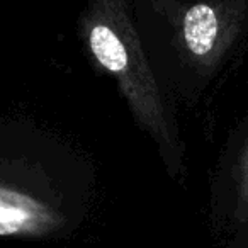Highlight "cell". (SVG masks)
Here are the masks:
<instances>
[{
	"mask_svg": "<svg viewBox=\"0 0 248 248\" xmlns=\"http://www.w3.org/2000/svg\"><path fill=\"white\" fill-rule=\"evenodd\" d=\"M92 201L82 156L38 128L0 123V238L70 236Z\"/></svg>",
	"mask_w": 248,
	"mask_h": 248,
	"instance_id": "6da1fadb",
	"label": "cell"
},
{
	"mask_svg": "<svg viewBox=\"0 0 248 248\" xmlns=\"http://www.w3.org/2000/svg\"><path fill=\"white\" fill-rule=\"evenodd\" d=\"M182 38L189 55L207 63L219 46V19L216 11L206 4L192 5L184 16Z\"/></svg>",
	"mask_w": 248,
	"mask_h": 248,
	"instance_id": "7a4b0ae2",
	"label": "cell"
},
{
	"mask_svg": "<svg viewBox=\"0 0 248 248\" xmlns=\"http://www.w3.org/2000/svg\"><path fill=\"white\" fill-rule=\"evenodd\" d=\"M231 219L233 224H248V138L238 150L233 165V182H231Z\"/></svg>",
	"mask_w": 248,
	"mask_h": 248,
	"instance_id": "3957f363",
	"label": "cell"
}]
</instances>
